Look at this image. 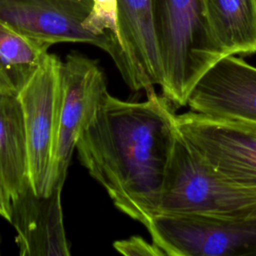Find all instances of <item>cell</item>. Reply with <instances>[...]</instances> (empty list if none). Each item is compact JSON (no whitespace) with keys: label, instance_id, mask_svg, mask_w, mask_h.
<instances>
[{"label":"cell","instance_id":"cell-12","mask_svg":"<svg viewBox=\"0 0 256 256\" xmlns=\"http://www.w3.org/2000/svg\"><path fill=\"white\" fill-rule=\"evenodd\" d=\"M0 180L11 199L28 184L27 145L18 92L0 86Z\"/></svg>","mask_w":256,"mask_h":256},{"label":"cell","instance_id":"cell-11","mask_svg":"<svg viewBox=\"0 0 256 256\" xmlns=\"http://www.w3.org/2000/svg\"><path fill=\"white\" fill-rule=\"evenodd\" d=\"M117 5L120 44L128 66L126 84L132 91L147 93L163 82L153 0H117Z\"/></svg>","mask_w":256,"mask_h":256},{"label":"cell","instance_id":"cell-9","mask_svg":"<svg viewBox=\"0 0 256 256\" xmlns=\"http://www.w3.org/2000/svg\"><path fill=\"white\" fill-rule=\"evenodd\" d=\"M191 111L256 123V67L228 55L214 64L189 94Z\"/></svg>","mask_w":256,"mask_h":256},{"label":"cell","instance_id":"cell-18","mask_svg":"<svg viewBox=\"0 0 256 256\" xmlns=\"http://www.w3.org/2000/svg\"><path fill=\"white\" fill-rule=\"evenodd\" d=\"M0 246H1V235H0ZM1 253V252H0Z\"/></svg>","mask_w":256,"mask_h":256},{"label":"cell","instance_id":"cell-4","mask_svg":"<svg viewBox=\"0 0 256 256\" xmlns=\"http://www.w3.org/2000/svg\"><path fill=\"white\" fill-rule=\"evenodd\" d=\"M146 229L168 256H256V215L157 214Z\"/></svg>","mask_w":256,"mask_h":256},{"label":"cell","instance_id":"cell-7","mask_svg":"<svg viewBox=\"0 0 256 256\" xmlns=\"http://www.w3.org/2000/svg\"><path fill=\"white\" fill-rule=\"evenodd\" d=\"M185 141L225 177L256 187V123L189 111L176 115Z\"/></svg>","mask_w":256,"mask_h":256},{"label":"cell","instance_id":"cell-1","mask_svg":"<svg viewBox=\"0 0 256 256\" xmlns=\"http://www.w3.org/2000/svg\"><path fill=\"white\" fill-rule=\"evenodd\" d=\"M144 101L107 92L76 143L81 164L114 206L145 227L157 214L178 133L176 112L155 89Z\"/></svg>","mask_w":256,"mask_h":256},{"label":"cell","instance_id":"cell-16","mask_svg":"<svg viewBox=\"0 0 256 256\" xmlns=\"http://www.w3.org/2000/svg\"><path fill=\"white\" fill-rule=\"evenodd\" d=\"M116 251L126 256H165L153 242L149 243L141 236H132L113 243Z\"/></svg>","mask_w":256,"mask_h":256},{"label":"cell","instance_id":"cell-10","mask_svg":"<svg viewBox=\"0 0 256 256\" xmlns=\"http://www.w3.org/2000/svg\"><path fill=\"white\" fill-rule=\"evenodd\" d=\"M62 184L37 195L30 183L11 199V220L21 256H67L70 245L61 206Z\"/></svg>","mask_w":256,"mask_h":256},{"label":"cell","instance_id":"cell-17","mask_svg":"<svg viewBox=\"0 0 256 256\" xmlns=\"http://www.w3.org/2000/svg\"><path fill=\"white\" fill-rule=\"evenodd\" d=\"M0 217L10 223L11 220V196L0 180Z\"/></svg>","mask_w":256,"mask_h":256},{"label":"cell","instance_id":"cell-15","mask_svg":"<svg viewBox=\"0 0 256 256\" xmlns=\"http://www.w3.org/2000/svg\"><path fill=\"white\" fill-rule=\"evenodd\" d=\"M117 8V0H93L91 12L84 24L89 31L112 42L122 53L127 69L126 78L124 80L126 83L128 79V66L120 44Z\"/></svg>","mask_w":256,"mask_h":256},{"label":"cell","instance_id":"cell-5","mask_svg":"<svg viewBox=\"0 0 256 256\" xmlns=\"http://www.w3.org/2000/svg\"><path fill=\"white\" fill-rule=\"evenodd\" d=\"M62 61L48 53L19 90L27 145L28 180L37 195L50 193L57 141Z\"/></svg>","mask_w":256,"mask_h":256},{"label":"cell","instance_id":"cell-8","mask_svg":"<svg viewBox=\"0 0 256 256\" xmlns=\"http://www.w3.org/2000/svg\"><path fill=\"white\" fill-rule=\"evenodd\" d=\"M107 92L105 76L98 61L75 51L65 57L62 61L59 122L50 192L57 184L64 185L79 135Z\"/></svg>","mask_w":256,"mask_h":256},{"label":"cell","instance_id":"cell-13","mask_svg":"<svg viewBox=\"0 0 256 256\" xmlns=\"http://www.w3.org/2000/svg\"><path fill=\"white\" fill-rule=\"evenodd\" d=\"M203 1L212 33L225 54H256V0Z\"/></svg>","mask_w":256,"mask_h":256},{"label":"cell","instance_id":"cell-3","mask_svg":"<svg viewBox=\"0 0 256 256\" xmlns=\"http://www.w3.org/2000/svg\"><path fill=\"white\" fill-rule=\"evenodd\" d=\"M157 214L209 217L256 215V187L242 185L225 177L197 153L178 131Z\"/></svg>","mask_w":256,"mask_h":256},{"label":"cell","instance_id":"cell-2","mask_svg":"<svg viewBox=\"0 0 256 256\" xmlns=\"http://www.w3.org/2000/svg\"><path fill=\"white\" fill-rule=\"evenodd\" d=\"M163 68L160 86L175 108L187 106L200 78L227 56L215 39L203 0H153Z\"/></svg>","mask_w":256,"mask_h":256},{"label":"cell","instance_id":"cell-6","mask_svg":"<svg viewBox=\"0 0 256 256\" xmlns=\"http://www.w3.org/2000/svg\"><path fill=\"white\" fill-rule=\"evenodd\" d=\"M92 5L93 0H0V21L49 46L64 42L94 45L109 54L124 79L127 69L122 53L85 27Z\"/></svg>","mask_w":256,"mask_h":256},{"label":"cell","instance_id":"cell-14","mask_svg":"<svg viewBox=\"0 0 256 256\" xmlns=\"http://www.w3.org/2000/svg\"><path fill=\"white\" fill-rule=\"evenodd\" d=\"M49 47L0 21V86L19 92L42 64Z\"/></svg>","mask_w":256,"mask_h":256}]
</instances>
